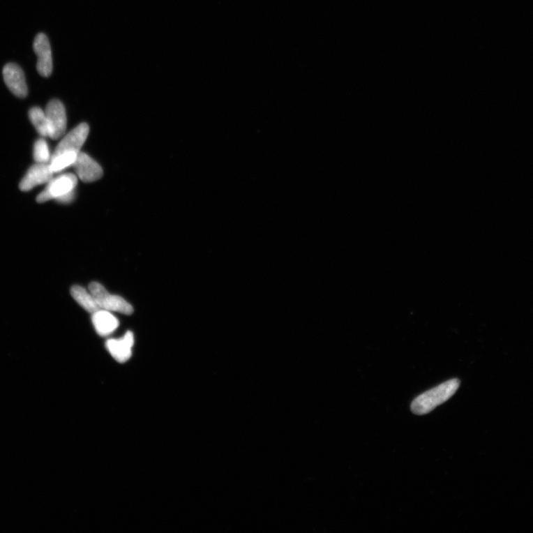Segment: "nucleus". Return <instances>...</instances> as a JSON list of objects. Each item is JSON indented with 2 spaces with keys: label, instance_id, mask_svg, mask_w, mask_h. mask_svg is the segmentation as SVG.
<instances>
[{
  "label": "nucleus",
  "instance_id": "obj_1",
  "mask_svg": "<svg viewBox=\"0 0 533 533\" xmlns=\"http://www.w3.org/2000/svg\"><path fill=\"white\" fill-rule=\"evenodd\" d=\"M460 381L453 379L419 396L412 403L411 410L416 415L430 413L436 407L449 400L458 391Z\"/></svg>",
  "mask_w": 533,
  "mask_h": 533
},
{
  "label": "nucleus",
  "instance_id": "obj_2",
  "mask_svg": "<svg viewBox=\"0 0 533 533\" xmlns=\"http://www.w3.org/2000/svg\"><path fill=\"white\" fill-rule=\"evenodd\" d=\"M89 292L102 310L119 312L130 315L133 312V307L123 298L112 295L98 283H92L89 285Z\"/></svg>",
  "mask_w": 533,
  "mask_h": 533
},
{
  "label": "nucleus",
  "instance_id": "obj_3",
  "mask_svg": "<svg viewBox=\"0 0 533 533\" xmlns=\"http://www.w3.org/2000/svg\"><path fill=\"white\" fill-rule=\"evenodd\" d=\"M77 177L73 174H66L53 178L47 183L45 190L40 193L36 201L44 203L52 200H57L68 193L75 191L77 186Z\"/></svg>",
  "mask_w": 533,
  "mask_h": 533
},
{
  "label": "nucleus",
  "instance_id": "obj_4",
  "mask_svg": "<svg viewBox=\"0 0 533 533\" xmlns=\"http://www.w3.org/2000/svg\"><path fill=\"white\" fill-rule=\"evenodd\" d=\"M89 133V126L87 123H82L75 129H73L59 143L52 157L59 155H69L77 157L81 152V149L86 142Z\"/></svg>",
  "mask_w": 533,
  "mask_h": 533
},
{
  "label": "nucleus",
  "instance_id": "obj_5",
  "mask_svg": "<svg viewBox=\"0 0 533 533\" xmlns=\"http://www.w3.org/2000/svg\"><path fill=\"white\" fill-rule=\"evenodd\" d=\"M50 137L57 140L63 137L67 128V117L63 104L57 100H53L47 104L45 109Z\"/></svg>",
  "mask_w": 533,
  "mask_h": 533
},
{
  "label": "nucleus",
  "instance_id": "obj_6",
  "mask_svg": "<svg viewBox=\"0 0 533 533\" xmlns=\"http://www.w3.org/2000/svg\"><path fill=\"white\" fill-rule=\"evenodd\" d=\"M33 50L38 56L36 68L39 74L44 77H50L53 70L52 52L50 40L45 33L36 35L33 42Z\"/></svg>",
  "mask_w": 533,
  "mask_h": 533
},
{
  "label": "nucleus",
  "instance_id": "obj_7",
  "mask_svg": "<svg viewBox=\"0 0 533 533\" xmlns=\"http://www.w3.org/2000/svg\"><path fill=\"white\" fill-rule=\"evenodd\" d=\"M73 167L78 178L84 183H93L100 179L103 176L102 167L86 153H79Z\"/></svg>",
  "mask_w": 533,
  "mask_h": 533
},
{
  "label": "nucleus",
  "instance_id": "obj_8",
  "mask_svg": "<svg viewBox=\"0 0 533 533\" xmlns=\"http://www.w3.org/2000/svg\"><path fill=\"white\" fill-rule=\"evenodd\" d=\"M53 178L54 173L50 163H36L29 168L25 177L22 178L20 189L22 191H29L36 186L50 183Z\"/></svg>",
  "mask_w": 533,
  "mask_h": 533
},
{
  "label": "nucleus",
  "instance_id": "obj_9",
  "mask_svg": "<svg viewBox=\"0 0 533 533\" xmlns=\"http://www.w3.org/2000/svg\"><path fill=\"white\" fill-rule=\"evenodd\" d=\"M7 87L17 98H24L28 95V87L21 68L14 63L7 64L3 71Z\"/></svg>",
  "mask_w": 533,
  "mask_h": 533
},
{
  "label": "nucleus",
  "instance_id": "obj_10",
  "mask_svg": "<svg viewBox=\"0 0 533 533\" xmlns=\"http://www.w3.org/2000/svg\"><path fill=\"white\" fill-rule=\"evenodd\" d=\"M135 343V337L131 331L119 339H108L106 347L112 357L120 363L126 362L132 355V347Z\"/></svg>",
  "mask_w": 533,
  "mask_h": 533
},
{
  "label": "nucleus",
  "instance_id": "obj_11",
  "mask_svg": "<svg viewBox=\"0 0 533 533\" xmlns=\"http://www.w3.org/2000/svg\"><path fill=\"white\" fill-rule=\"evenodd\" d=\"M92 322L96 332L104 337L111 335L119 326V321L114 315L102 309L93 313Z\"/></svg>",
  "mask_w": 533,
  "mask_h": 533
},
{
  "label": "nucleus",
  "instance_id": "obj_12",
  "mask_svg": "<svg viewBox=\"0 0 533 533\" xmlns=\"http://www.w3.org/2000/svg\"><path fill=\"white\" fill-rule=\"evenodd\" d=\"M70 294L78 304L88 312L94 313L101 310L90 292H88L82 287L78 285L73 286L70 289Z\"/></svg>",
  "mask_w": 533,
  "mask_h": 533
},
{
  "label": "nucleus",
  "instance_id": "obj_13",
  "mask_svg": "<svg viewBox=\"0 0 533 533\" xmlns=\"http://www.w3.org/2000/svg\"><path fill=\"white\" fill-rule=\"evenodd\" d=\"M29 117L32 124L39 133V135L43 137H50V130H48L47 119L45 112L38 107H34L29 112Z\"/></svg>",
  "mask_w": 533,
  "mask_h": 533
},
{
  "label": "nucleus",
  "instance_id": "obj_14",
  "mask_svg": "<svg viewBox=\"0 0 533 533\" xmlns=\"http://www.w3.org/2000/svg\"><path fill=\"white\" fill-rule=\"evenodd\" d=\"M52 156L47 142L44 139L36 140L33 147V159L36 163L48 164Z\"/></svg>",
  "mask_w": 533,
  "mask_h": 533
},
{
  "label": "nucleus",
  "instance_id": "obj_15",
  "mask_svg": "<svg viewBox=\"0 0 533 533\" xmlns=\"http://www.w3.org/2000/svg\"><path fill=\"white\" fill-rule=\"evenodd\" d=\"M75 198V191L68 193L66 196L58 199L57 201L61 204H69L74 201Z\"/></svg>",
  "mask_w": 533,
  "mask_h": 533
}]
</instances>
